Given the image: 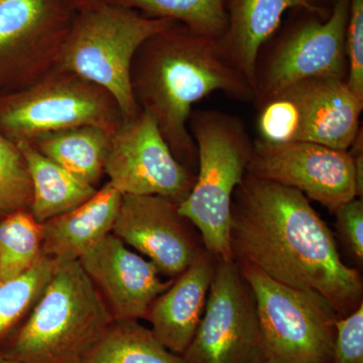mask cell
<instances>
[{"mask_svg":"<svg viewBox=\"0 0 363 363\" xmlns=\"http://www.w3.org/2000/svg\"><path fill=\"white\" fill-rule=\"evenodd\" d=\"M218 259L203 250L150 306L145 320L160 342L182 355L194 337L206 307Z\"/></svg>","mask_w":363,"mask_h":363,"instance_id":"cell-16","label":"cell"},{"mask_svg":"<svg viewBox=\"0 0 363 363\" xmlns=\"http://www.w3.org/2000/svg\"><path fill=\"white\" fill-rule=\"evenodd\" d=\"M350 6V0H335L326 20L300 23L281 38L262 64H257V106L305 79L346 80L345 35Z\"/></svg>","mask_w":363,"mask_h":363,"instance_id":"cell-9","label":"cell"},{"mask_svg":"<svg viewBox=\"0 0 363 363\" xmlns=\"http://www.w3.org/2000/svg\"><path fill=\"white\" fill-rule=\"evenodd\" d=\"M81 363H187L136 320H113Z\"/></svg>","mask_w":363,"mask_h":363,"instance_id":"cell-21","label":"cell"},{"mask_svg":"<svg viewBox=\"0 0 363 363\" xmlns=\"http://www.w3.org/2000/svg\"><path fill=\"white\" fill-rule=\"evenodd\" d=\"M252 288L267 363H332L336 322L330 303L316 292L274 281L238 264Z\"/></svg>","mask_w":363,"mask_h":363,"instance_id":"cell-7","label":"cell"},{"mask_svg":"<svg viewBox=\"0 0 363 363\" xmlns=\"http://www.w3.org/2000/svg\"><path fill=\"white\" fill-rule=\"evenodd\" d=\"M114 320L145 319L150 306L173 283L157 267L109 233L78 259Z\"/></svg>","mask_w":363,"mask_h":363,"instance_id":"cell-14","label":"cell"},{"mask_svg":"<svg viewBox=\"0 0 363 363\" xmlns=\"http://www.w3.org/2000/svg\"><path fill=\"white\" fill-rule=\"evenodd\" d=\"M33 184L18 145L0 131V216L30 210Z\"/></svg>","mask_w":363,"mask_h":363,"instance_id":"cell-25","label":"cell"},{"mask_svg":"<svg viewBox=\"0 0 363 363\" xmlns=\"http://www.w3.org/2000/svg\"><path fill=\"white\" fill-rule=\"evenodd\" d=\"M187 363H264V343L252 288L234 259H218L206 307L182 354Z\"/></svg>","mask_w":363,"mask_h":363,"instance_id":"cell-8","label":"cell"},{"mask_svg":"<svg viewBox=\"0 0 363 363\" xmlns=\"http://www.w3.org/2000/svg\"><path fill=\"white\" fill-rule=\"evenodd\" d=\"M264 363H267V362H264Z\"/></svg>","mask_w":363,"mask_h":363,"instance_id":"cell-32","label":"cell"},{"mask_svg":"<svg viewBox=\"0 0 363 363\" xmlns=\"http://www.w3.org/2000/svg\"><path fill=\"white\" fill-rule=\"evenodd\" d=\"M224 4L227 26L217 39L219 50L255 93L260 52L278 30L286 11L300 7L321 18L326 14L324 9L305 0H224Z\"/></svg>","mask_w":363,"mask_h":363,"instance_id":"cell-17","label":"cell"},{"mask_svg":"<svg viewBox=\"0 0 363 363\" xmlns=\"http://www.w3.org/2000/svg\"><path fill=\"white\" fill-rule=\"evenodd\" d=\"M113 320L78 260H56L44 292L0 353L14 363H81Z\"/></svg>","mask_w":363,"mask_h":363,"instance_id":"cell-3","label":"cell"},{"mask_svg":"<svg viewBox=\"0 0 363 363\" xmlns=\"http://www.w3.org/2000/svg\"><path fill=\"white\" fill-rule=\"evenodd\" d=\"M281 93L290 98L297 108V142L350 150L362 130L359 117L363 102L351 92L346 80L308 78L291 85Z\"/></svg>","mask_w":363,"mask_h":363,"instance_id":"cell-15","label":"cell"},{"mask_svg":"<svg viewBox=\"0 0 363 363\" xmlns=\"http://www.w3.org/2000/svg\"><path fill=\"white\" fill-rule=\"evenodd\" d=\"M123 194L109 182L89 200L40 224L42 255L55 260H78L112 233Z\"/></svg>","mask_w":363,"mask_h":363,"instance_id":"cell-18","label":"cell"},{"mask_svg":"<svg viewBox=\"0 0 363 363\" xmlns=\"http://www.w3.org/2000/svg\"><path fill=\"white\" fill-rule=\"evenodd\" d=\"M123 121L108 91L55 67L33 84L0 95V131L13 143L81 125L113 135Z\"/></svg>","mask_w":363,"mask_h":363,"instance_id":"cell-6","label":"cell"},{"mask_svg":"<svg viewBox=\"0 0 363 363\" xmlns=\"http://www.w3.org/2000/svg\"><path fill=\"white\" fill-rule=\"evenodd\" d=\"M0 218H1V216H0Z\"/></svg>","mask_w":363,"mask_h":363,"instance_id":"cell-31","label":"cell"},{"mask_svg":"<svg viewBox=\"0 0 363 363\" xmlns=\"http://www.w3.org/2000/svg\"><path fill=\"white\" fill-rule=\"evenodd\" d=\"M332 363H363V303L336 322Z\"/></svg>","mask_w":363,"mask_h":363,"instance_id":"cell-27","label":"cell"},{"mask_svg":"<svg viewBox=\"0 0 363 363\" xmlns=\"http://www.w3.org/2000/svg\"><path fill=\"white\" fill-rule=\"evenodd\" d=\"M130 85L140 111L154 118L174 156L194 174L197 149L188 126L193 105L216 91L243 102L255 97L222 56L217 39L183 26L140 45L131 64Z\"/></svg>","mask_w":363,"mask_h":363,"instance_id":"cell-2","label":"cell"},{"mask_svg":"<svg viewBox=\"0 0 363 363\" xmlns=\"http://www.w3.org/2000/svg\"><path fill=\"white\" fill-rule=\"evenodd\" d=\"M347 83L351 92L363 102V0H350L345 35Z\"/></svg>","mask_w":363,"mask_h":363,"instance_id":"cell-26","label":"cell"},{"mask_svg":"<svg viewBox=\"0 0 363 363\" xmlns=\"http://www.w3.org/2000/svg\"><path fill=\"white\" fill-rule=\"evenodd\" d=\"M25 159L33 184L30 212L42 224L49 219L71 211L89 200L98 189L71 175L30 143H16Z\"/></svg>","mask_w":363,"mask_h":363,"instance_id":"cell-19","label":"cell"},{"mask_svg":"<svg viewBox=\"0 0 363 363\" xmlns=\"http://www.w3.org/2000/svg\"><path fill=\"white\" fill-rule=\"evenodd\" d=\"M111 135L98 126L81 125L43 133L28 143L71 175L96 187L104 175Z\"/></svg>","mask_w":363,"mask_h":363,"instance_id":"cell-20","label":"cell"},{"mask_svg":"<svg viewBox=\"0 0 363 363\" xmlns=\"http://www.w3.org/2000/svg\"><path fill=\"white\" fill-rule=\"evenodd\" d=\"M70 25L57 0H0V91L23 89L52 70Z\"/></svg>","mask_w":363,"mask_h":363,"instance_id":"cell-12","label":"cell"},{"mask_svg":"<svg viewBox=\"0 0 363 363\" xmlns=\"http://www.w3.org/2000/svg\"><path fill=\"white\" fill-rule=\"evenodd\" d=\"M306 2H308V4H312V6H317L316 4H315V1H316V0H305Z\"/></svg>","mask_w":363,"mask_h":363,"instance_id":"cell-30","label":"cell"},{"mask_svg":"<svg viewBox=\"0 0 363 363\" xmlns=\"http://www.w3.org/2000/svg\"><path fill=\"white\" fill-rule=\"evenodd\" d=\"M111 4L138 9L182 23L190 32L219 39L227 26L224 0H112Z\"/></svg>","mask_w":363,"mask_h":363,"instance_id":"cell-24","label":"cell"},{"mask_svg":"<svg viewBox=\"0 0 363 363\" xmlns=\"http://www.w3.org/2000/svg\"><path fill=\"white\" fill-rule=\"evenodd\" d=\"M0 363H14L13 362H11V360L7 359L6 357H4V355L0 353Z\"/></svg>","mask_w":363,"mask_h":363,"instance_id":"cell-29","label":"cell"},{"mask_svg":"<svg viewBox=\"0 0 363 363\" xmlns=\"http://www.w3.org/2000/svg\"><path fill=\"white\" fill-rule=\"evenodd\" d=\"M112 234L143 253L160 274L175 279L204 250L179 204L157 195L123 194Z\"/></svg>","mask_w":363,"mask_h":363,"instance_id":"cell-13","label":"cell"},{"mask_svg":"<svg viewBox=\"0 0 363 363\" xmlns=\"http://www.w3.org/2000/svg\"><path fill=\"white\" fill-rule=\"evenodd\" d=\"M104 174L121 194L162 196L177 204L188 197L196 180L174 156L154 118L142 111L111 135Z\"/></svg>","mask_w":363,"mask_h":363,"instance_id":"cell-11","label":"cell"},{"mask_svg":"<svg viewBox=\"0 0 363 363\" xmlns=\"http://www.w3.org/2000/svg\"><path fill=\"white\" fill-rule=\"evenodd\" d=\"M230 247L238 264L320 294L340 317L363 303L362 274L344 264L330 228L295 189L245 173L234 191Z\"/></svg>","mask_w":363,"mask_h":363,"instance_id":"cell-1","label":"cell"},{"mask_svg":"<svg viewBox=\"0 0 363 363\" xmlns=\"http://www.w3.org/2000/svg\"><path fill=\"white\" fill-rule=\"evenodd\" d=\"M188 126L197 149V173L179 211L199 230L205 250L218 259H233L231 205L247 173L253 142L240 117L225 112L192 111Z\"/></svg>","mask_w":363,"mask_h":363,"instance_id":"cell-4","label":"cell"},{"mask_svg":"<svg viewBox=\"0 0 363 363\" xmlns=\"http://www.w3.org/2000/svg\"><path fill=\"white\" fill-rule=\"evenodd\" d=\"M56 260L42 257L25 274L0 283V348L18 330L49 283Z\"/></svg>","mask_w":363,"mask_h":363,"instance_id":"cell-23","label":"cell"},{"mask_svg":"<svg viewBox=\"0 0 363 363\" xmlns=\"http://www.w3.org/2000/svg\"><path fill=\"white\" fill-rule=\"evenodd\" d=\"M178 26L169 18H147L114 4H90L71 23L55 68L72 72L108 91L123 121H130L140 112L130 85L135 55L152 35Z\"/></svg>","mask_w":363,"mask_h":363,"instance_id":"cell-5","label":"cell"},{"mask_svg":"<svg viewBox=\"0 0 363 363\" xmlns=\"http://www.w3.org/2000/svg\"><path fill=\"white\" fill-rule=\"evenodd\" d=\"M336 226L341 240L358 264L363 262V201L354 198L335 212Z\"/></svg>","mask_w":363,"mask_h":363,"instance_id":"cell-28","label":"cell"},{"mask_svg":"<svg viewBox=\"0 0 363 363\" xmlns=\"http://www.w3.org/2000/svg\"><path fill=\"white\" fill-rule=\"evenodd\" d=\"M42 257L40 224L30 210L0 218V283L18 278Z\"/></svg>","mask_w":363,"mask_h":363,"instance_id":"cell-22","label":"cell"},{"mask_svg":"<svg viewBox=\"0 0 363 363\" xmlns=\"http://www.w3.org/2000/svg\"><path fill=\"white\" fill-rule=\"evenodd\" d=\"M247 175L295 189L335 214L357 197L353 157L348 150L319 143L253 142Z\"/></svg>","mask_w":363,"mask_h":363,"instance_id":"cell-10","label":"cell"}]
</instances>
